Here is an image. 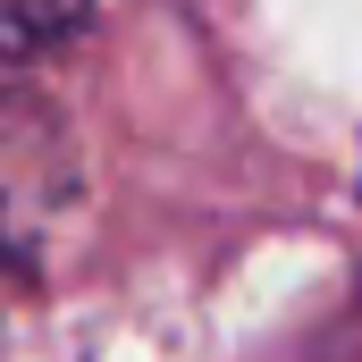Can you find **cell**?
<instances>
[{
	"label": "cell",
	"mask_w": 362,
	"mask_h": 362,
	"mask_svg": "<svg viewBox=\"0 0 362 362\" xmlns=\"http://www.w3.org/2000/svg\"><path fill=\"white\" fill-rule=\"evenodd\" d=\"M59 211H68V144L51 110H34V93L0 85V337L42 286Z\"/></svg>",
	"instance_id": "6da1fadb"
},
{
	"label": "cell",
	"mask_w": 362,
	"mask_h": 362,
	"mask_svg": "<svg viewBox=\"0 0 362 362\" xmlns=\"http://www.w3.org/2000/svg\"><path fill=\"white\" fill-rule=\"evenodd\" d=\"M85 8L93 0H0V68H17V59L68 42V34L85 25Z\"/></svg>",
	"instance_id": "7a4b0ae2"
}]
</instances>
